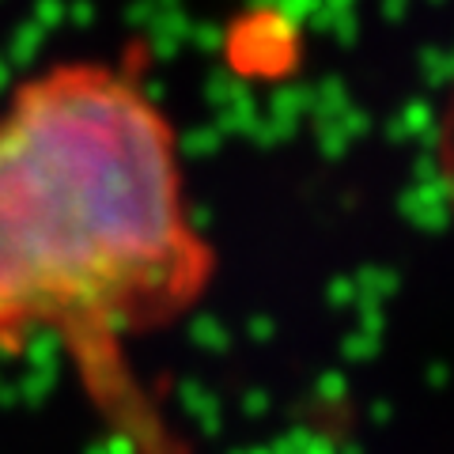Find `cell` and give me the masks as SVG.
<instances>
[{"label": "cell", "instance_id": "1", "mask_svg": "<svg viewBox=\"0 0 454 454\" xmlns=\"http://www.w3.org/2000/svg\"><path fill=\"white\" fill-rule=\"evenodd\" d=\"M216 254L145 61H53L0 106V352L53 340L129 454H190L129 352L205 300Z\"/></svg>", "mask_w": 454, "mask_h": 454}, {"label": "cell", "instance_id": "2", "mask_svg": "<svg viewBox=\"0 0 454 454\" xmlns=\"http://www.w3.org/2000/svg\"><path fill=\"white\" fill-rule=\"evenodd\" d=\"M223 61L243 80H284L303 61V35L280 8H247L223 35Z\"/></svg>", "mask_w": 454, "mask_h": 454}, {"label": "cell", "instance_id": "3", "mask_svg": "<svg viewBox=\"0 0 454 454\" xmlns=\"http://www.w3.org/2000/svg\"><path fill=\"white\" fill-rule=\"evenodd\" d=\"M435 178L454 216V80L447 83L443 106H439V118H435Z\"/></svg>", "mask_w": 454, "mask_h": 454}]
</instances>
